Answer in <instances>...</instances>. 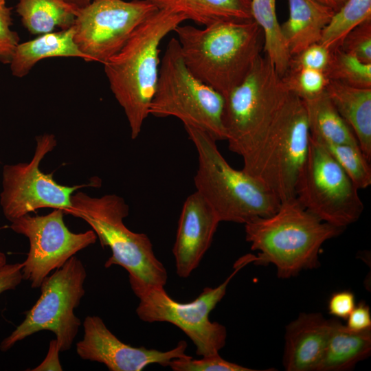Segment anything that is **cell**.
<instances>
[{
	"instance_id": "cell-1",
	"label": "cell",
	"mask_w": 371,
	"mask_h": 371,
	"mask_svg": "<svg viewBox=\"0 0 371 371\" xmlns=\"http://www.w3.org/2000/svg\"><path fill=\"white\" fill-rule=\"evenodd\" d=\"M174 32L189 70L223 97L244 80L263 50L262 30L253 19L203 29L180 24Z\"/></svg>"
},
{
	"instance_id": "cell-2",
	"label": "cell",
	"mask_w": 371,
	"mask_h": 371,
	"mask_svg": "<svg viewBox=\"0 0 371 371\" xmlns=\"http://www.w3.org/2000/svg\"><path fill=\"white\" fill-rule=\"evenodd\" d=\"M186 18L157 10L133 31L123 47L104 65L110 89L124 110L132 139L142 131L159 73V45Z\"/></svg>"
},
{
	"instance_id": "cell-3",
	"label": "cell",
	"mask_w": 371,
	"mask_h": 371,
	"mask_svg": "<svg viewBox=\"0 0 371 371\" xmlns=\"http://www.w3.org/2000/svg\"><path fill=\"white\" fill-rule=\"evenodd\" d=\"M344 229L322 221L295 197L280 203L273 214L245 224L246 240L258 251L254 263L273 264L281 278L318 267L322 245Z\"/></svg>"
},
{
	"instance_id": "cell-4",
	"label": "cell",
	"mask_w": 371,
	"mask_h": 371,
	"mask_svg": "<svg viewBox=\"0 0 371 371\" xmlns=\"http://www.w3.org/2000/svg\"><path fill=\"white\" fill-rule=\"evenodd\" d=\"M198 154L194 177L199 192L219 221L245 224L275 213L280 203L260 181L232 168L218 149L216 140L203 130L185 124Z\"/></svg>"
},
{
	"instance_id": "cell-5",
	"label": "cell",
	"mask_w": 371,
	"mask_h": 371,
	"mask_svg": "<svg viewBox=\"0 0 371 371\" xmlns=\"http://www.w3.org/2000/svg\"><path fill=\"white\" fill-rule=\"evenodd\" d=\"M310 143L303 101L289 93L250 156L244 170L260 181L280 203L295 197V188Z\"/></svg>"
},
{
	"instance_id": "cell-6",
	"label": "cell",
	"mask_w": 371,
	"mask_h": 371,
	"mask_svg": "<svg viewBox=\"0 0 371 371\" xmlns=\"http://www.w3.org/2000/svg\"><path fill=\"white\" fill-rule=\"evenodd\" d=\"M71 203L65 214L86 221L102 247L110 248L112 254L104 264L106 268L119 265L128 271V277L164 287L167 271L155 256L150 240L146 234L131 231L123 222L129 213L123 198L116 194L92 197L78 192L71 196Z\"/></svg>"
},
{
	"instance_id": "cell-7",
	"label": "cell",
	"mask_w": 371,
	"mask_h": 371,
	"mask_svg": "<svg viewBox=\"0 0 371 371\" xmlns=\"http://www.w3.org/2000/svg\"><path fill=\"white\" fill-rule=\"evenodd\" d=\"M255 257L247 254L240 258L233 272L223 283L214 288L205 287L196 299L187 303L172 299L164 287L128 277L131 287L139 300L136 313L146 322H164L177 326L192 341L199 356L218 354L225 345L227 330L223 325L211 322L210 313L225 295L233 277L245 265L254 262Z\"/></svg>"
},
{
	"instance_id": "cell-8",
	"label": "cell",
	"mask_w": 371,
	"mask_h": 371,
	"mask_svg": "<svg viewBox=\"0 0 371 371\" xmlns=\"http://www.w3.org/2000/svg\"><path fill=\"white\" fill-rule=\"evenodd\" d=\"M224 105L223 95L189 70L177 38H172L160 63L149 115L175 117L183 125L199 128L216 141L225 140Z\"/></svg>"
},
{
	"instance_id": "cell-9",
	"label": "cell",
	"mask_w": 371,
	"mask_h": 371,
	"mask_svg": "<svg viewBox=\"0 0 371 371\" xmlns=\"http://www.w3.org/2000/svg\"><path fill=\"white\" fill-rule=\"evenodd\" d=\"M282 77L260 55L244 80L225 97L223 126L229 149L247 159L289 94Z\"/></svg>"
},
{
	"instance_id": "cell-10",
	"label": "cell",
	"mask_w": 371,
	"mask_h": 371,
	"mask_svg": "<svg viewBox=\"0 0 371 371\" xmlns=\"http://www.w3.org/2000/svg\"><path fill=\"white\" fill-rule=\"evenodd\" d=\"M87 271L82 261L71 257L61 267L47 276L41 284V295L26 313L24 320L0 344L5 352L17 342L42 330L56 335L60 352L69 350L81 324L74 309L85 293Z\"/></svg>"
},
{
	"instance_id": "cell-11",
	"label": "cell",
	"mask_w": 371,
	"mask_h": 371,
	"mask_svg": "<svg viewBox=\"0 0 371 371\" xmlns=\"http://www.w3.org/2000/svg\"><path fill=\"white\" fill-rule=\"evenodd\" d=\"M359 189L327 150L310 137L295 197L324 222L346 229L361 216L364 205Z\"/></svg>"
},
{
	"instance_id": "cell-12",
	"label": "cell",
	"mask_w": 371,
	"mask_h": 371,
	"mask_svg": "<svg viewBox=\"0 0 371 371\" xmlns=\"http://www.w3.org/2000/svg\"><path fill=\"white\" fill-rule=\"evenodd\" d=\"M36 146L32 160L27 163L5 165L2 175L0 205L5 217L10 222L40 208L61 209L65 214L71 206L72 193L84 187L58 184L52 174L39 169L44 157L56 146L52 134L36 137Z\"/></svg>"
},
{
	"instance_id": "cell-13",
	"label": "cell",
	"mask_w": 371,
	"mask_h": 371,
	"mask_svg": "<svg viewBox=\"0 0 371 371\" xmlns=\"http://www.w3.org/2000/svg\"><path fill=\"white\" fill-rule=\"evenodd\" d=\"M157 10L147 0H91L78 12L72 26L74 41L89 62L104 64Z\"/></svg>"
},
{
	"instance_id": "cell-14",
	"label": "cell",
	"mask_w": 371,
	"mask_h": 371,
	"mask_svg": "<svg viewBox=\"0 0 371 371\" xmlns=\"http://www.w3.org/2000/svg\"><path fill=\"white\" fill-rule=\"evenodd\" d=\"M64 214L63 210L54 209L45 216L28 214L11 222L10 228L29 240L30 250L22 262V276L32 288H39L51 271L96 242L98 237L93 230L71 232L65 224Z\"/></svg>"
},
{
	"instance_id": "cell-15",
	"label": "cell",
	"mask_w": 371,
	"mask_h": 371,
	"mask_svg": "<svg viewBox=\"0 0 371 371\" xmlns=\"http://www.w3.org/2000/svg\"><path fill=\"white\" fill-rule=\"evenodd\" d=\"M83 329V338L76 344L77 354L82 359L104 364L111 371H141L154 363L166 367L175 359L192 357L186 352L188 345L183 340L168 351L126 344L98 316H87Z\"/></svg>"
},
{
	"instance_id": "cell-16",
	"label": "cell",
	"mask_w": 371,
	"mask_h": 371,
	"mask_svg": "<svg viewBox=\"0 0 371 371\" xmlns=\"http://www.w3.org/2000/svg\"><path fill=\"white\" fill-rule=\"evenodd\" d=\"M219 221L216 212L197 191L183 203L172 253L176 271L188 278L210 248Z\"/></svg>"
},
{
	"instance_id": "cell-17",
	"label": "cell",
	"mask_w": 371,
	"mask_h": 371,
	"mask_svg": "<svg viewBox=\"0 0 371 371\" xmlns=\"http://www.w3.org/2000/svg\"><path fill=\"white\" fill-rule=\"evenodd\" d=\"M331 319L302 313L286 326L283 365L287 371H316L323 357Z\"/></svg>"
},
{
	"instance_id": "cell-18",
	"label": "cell",
	"mask_w": 371,
	"mask_h": 371,
	"mask_svg": "<svg viewBox=\"0 0 371 371\" xmlns=\"http://www.w3.org/2000/svg\"><path fill=\"white\" fill-rule=\"evenodd\" d=\"M289 15L280 25L281 34L291 57L319 43L335 12L315 0H288Z\"/></svg>"
},
{
	"instance_id": "cell-19",
	"label": "cell",
	"mask_w": 371,
	"mask_h": 371,
	"mask_svg": "<svg viewBox=\"0 0 371 371\" xmlns=\"http://www.w3.org/2000/svg\"><path fill=\"white\" fill-rule=\"evenodd\" d=\"M326 92L355 133L363 153L371 159V89L329 80Z\"/></svg>"
},
{
	"instance_id": "cell-20",
	"label": "cell",
	"mask_w": 371,
	"mask_h": 371,
	"mask_svg": "<svg viewBox=\"0 0 371 371\" xmlns=\"http://www.w3.org/2000/svg\"><path fill=\"white\" fill-rule=\"evenodd\" d=\"M74 34L71 27L40 34L34 39L19 43L10 63L12 74L17 78L24 77L38 61L49 58L76 57L89 62L88 57L75 43Z\"/></svg>"
},
{
	"instance_id": "cell-21",
	"label": "cell",
	"mask_w": 371,
	"mask_h": 371,
	"mask_svg": "<svg viewBox=\"0 0 371 371\" xmlns=\"http://www.w3.org/2000/svg\"><path fill=\"white\" fill-rule=\"evenodd\" d=\"M371 352V328L361 331L349 329L338 319H331V328L322 360L316 371H344L368 358Z\"/></svg>"
},
{
	"instance_id": "cell-22",
	"label": "cell",
	"mask_w": 371,
	"mask_h": 371,
	"mask_svg": "<svg viewBox=\"0 0 371 371\" xmlns=\"http://www.w3.org/2000/svg\"><path fill=\"white\" fill-rule=\"evenodd\" d=\"M158 10L183 15L207 26L222 21L251 20V0H147Z\"/></svg>"
},
{
	"instance_id": "cell-23",
	"label": "cell",
	"mask_w": 371,
	"mask_h": 371,
	"mask_svg": "<svg viewBox=\"0 0 371 371\" xmlns=\"http://www.w3.org/2000/svg\"><path fill=\"white\" fill-rule=\"evenodd\" d=\"M302 101L312 139L323 144L359 146L352 130L338 113L326 90L315 98Z\"/></svg>"
},
{
	"instance_id": "cell-24",
	"label": "cell",
	"mask_w": 371,
	"mask_h": 371,
	"mask_svg": "<svg viewBox=\"0 0 371 371\" xmlns=\"http://www.w3.org/2000/svg\"><path fill=\"white\" fill-rule=\"evenodd\" d=\"M78 10L65 0H18L16 5L23 26L36 35L71 27Z\"/></svg>"
},
{
	"instance_id": "cell-25",
	"label": "cell",
	"mask_w": 371,
	"mask_h": 371,
	"mask_svg": "<svg viewBox=\"0 0 371 371\" xmlns=\"http://www.w3.org/2000/svg\"><path fill=\"white\" fill-rule=\"evenodd\" d=\"M251 12L253 20L263 32L265 55L282 77L288 71L291 56L281 34L276 0H251Z\"/></svg>"
},
{
	"instance_id": "cell-26",
	"label": "cell",
	"mask_w": 371,
	"mask_h": 371,
	"mask_svg": "<svg viewBox=\"0 0 371 371\" xmlns=\"http://www.w3.org/2000/svg\"><path fill=\"white\" fill-rule=\"evenodd\" d=\"M368 19H371V0H347L324 30L319 43L330 51L340 47L346 36Z\"/></svg>"
},
{
	"instance_id": "cell-27",
	"label": "cell",
	"mask_w": 371,
	"mask_h": 371,
	"mask_svg": "<svg viewBox=\"0 0 371 371\" xmlns=\"http://www.w3.org/2000/svg\"><path fill=\"white\" fill-rule=\"evenodd\" d=\"M331 52L324 74L329 80L363 89H371V63H365L341 47Z\"/></svg>"
},
{
	"instance_id": "cell-28",
	"label": "cell",
	"mask_w": 371,
	"mask_h": 371,
	"mask_svg": "<svg viewBox=\"0 0 371 371\" xmlns=\"http://www.w3.org/2000/svg\"><path fill=\"white\" fill-rule=\"evenodd\" d=\"M320 144L338 163L359 190L367 188L371 185L370 161L363 153L359 146Z\"/></svg>"
},
{
	"instance_id": "cell-29",
	"label": "cell",
	"mask_w": 371,
	"mask_h": 371,
	"mask_svg": "<svg viewBox=\"0 0 371 371\" xmlns=\"http://www.w3.org/2000/svg\"><path fill=\"white\" fill-rule=\"evenodd\" d=\"M282 79L287 91L302 100L322 94L329 82L324 72L306 68L289 69Z\"/></svg>"
},
{
	"instance_id": "cell-30",
	"label": "cell",
	"mask_w": 371,
	"mask_h": 371,
	"mask_svg": "<svg viewBox=\"0 0 371 371\" xmlns=\"http://www.w3.org/2000/svg\"><path fill=\"white\" fill-rule=\"evenodd\" d=\"M200 359L192 357L175 359L168 366L174 371H253L237 363L223 359L219 354L202 357Z\"/></svg>"
},
{
	"instance_id": "cell-31",
	"label": "cell",
	"mask_w": 371,
	"mask_h": 371,
	"mask_svg": "<svg viewBox=\"0 0 371 371\" xmlns=\"http://www.w3.org/2000/svg\"><path fill=\"white\" fill-rule=\"evenodd\" d=\"M340 47L363 63H371V19L353 28L346 36Z\"/></svg>"
},
{
	"instance_id": "cell-32",
	"label": "cell",
	"mask_w": 371,
	"mask_h": 371,
	"mask_svg": "<svg viewBox=\"0 0 371 371\" xmlns=\"http://www.w3.org/2000/svg\"><path fill=\"white\" fill-rule=\"evenodd\" d=\"M330 55L329 49L319 43H316L291 57L289 69L306 68L324 72Z\"/></svg>"
},
{
	"instance_id": "cell-33",
	"label": "cell",
	"mask_w": 371,
	"mask_h": 371,
	"mask_svg": "<svg viewBox=\"0 0 371 371\" xmlns=\"http://www.w3.org/2000/svg\"><path fill=\"white\" fill-rule=\"evenodd\" d=\"M7 0H0V63L10 64L14 52L19 43L17 33L11 29L10 8Z\"/></svg>"
},
{
	"instance_id": "cell-34",
	"label": "cell",
	"mask_w": 371,
	"mask_h": 371,
	"mask_svg": "<svg viewBox=\"0 0 371 371\" xmlns=\"http://www.w3.org/2000/svg\"><path fill=\"white\" fill-rule=\"evenodd\" d=\"M355 306L354 293L347 290L340 291L330 296L328 310L329 314L336 318L347 319Z\"/></svg>"
},
{
	"instance_id": "cell-35",
	"label": "cell",
	"mask_w": 371,
	"mask_h": 371,
	"mask_svg": "<svg viewBox=\"0 0 371 371\" xmlns=\"http://www.w3.org/2000/svg\"><path fill=\"white\" fill-rule=\"evenodd\" d=\"M22 267V263H6L0 266V295L19 286L23 280Z\"/></svg>"
},
{
	"instance_id": "cell-36",
	"label": "cell",
	"mask_w": 371,
	"mask_h": 371,
	"mask_svg": "<svg viewBox=\"0 0 371 371\" xmlns=\"http://www.w3.org/2000/svg\"><path fill=\"white\" fill-rule=\"evenodd\" d=\"M349 329L361 331L371 328V313L369 306L363 301L355 306L347 317L346 325Z\"/></svg>"
},
{
	"instance_id": "cell-37",
	"label": "cell",
	"mask_w": 371,
	"mask_h": 371,
	"mask_svg": "<svg viewBox=\"0 0 371 371\" xmlns=\"http://www.w3.org/2000/svg\"><path fill=\"white\" fill-rule=\"evenodd\" d=\"M60 350L58 347L56 339H53L49 343V346L46 357L33 371L43 370H62L58 355Z\"/></svg>"
},
{
	"instance_id": "cell-38",
	"label": "cell",
	"mask_w": 371,
	"mask_h": 371,
	"mask_svg": "<svg viewBox=\"0 0 371 371\" xmlns=\"http://www.w3.org/2000/svg\"><path fill=\"white\" fill-rule=\"evenodd\" d=\"M328 8L332 9L335 12L338 11L347 0H315Z\"/></svg>"
},
{
	"instance_id": "cell-39",
	"label": "cell",
	"mask_w": 371,
	"mask_h": 371,
	"mask_svg": "<svg viewBox=\"0 0 371 371\" xmlns=\"http://www.w3.org/2000/svg\"><path fill=\"white\" fill-rule=\"evenodd\" d=\"M76 8L80 9L88 5L91 0H65Z\"/></svg>"
},
{
	"instance_id": "cell-40",
	"label": "cell",
	"mask_w": 371,
	"mask_h": 371,
	"mask_svg": "<svg viewBox=\"0 0 371 371\" xmlns=\"http://www.w3.org/2000/svg\"><path fill=\"white\" fill-rule=\"evenodd\" d=\"M7 263L5 255L0 251V266H2Z\"/></svg>"
}]
</instances>
